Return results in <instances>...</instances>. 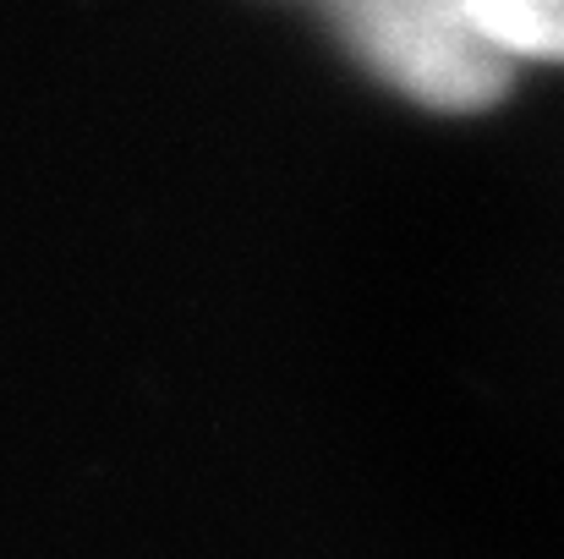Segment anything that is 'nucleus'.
<instances>
[{
  "mask_svg": "<svg viewBox=\"0 0 564 559\" xmlns=\"http://www.w3.org/2000/svg\"><path fill=\"white\" fill-rule=\"evenodd\" d=\"M318 11L368 77L422 110L477 116L516 83L471 0H318Z\"/></svg>",
  "mask_w": 564,
  "mask_h": 559,
  "instance_id": "obj_1",
  "label": "nucleus"
},
{
  "mask_svg": "<svg viewBox=\"0 0 564 559\" xmlns=\"http://www.w3.org/2000/svg\"><path fill=\"white\" fill-rule=\"evenodd\" d=\"M488 44L516 61H564V0H471Z\"/></svg>",
  "mask_w": 564,
  "mask_h": 559,
  "instance_id": "obj_2",
  "label": "nucleus"
}]
</instances>
